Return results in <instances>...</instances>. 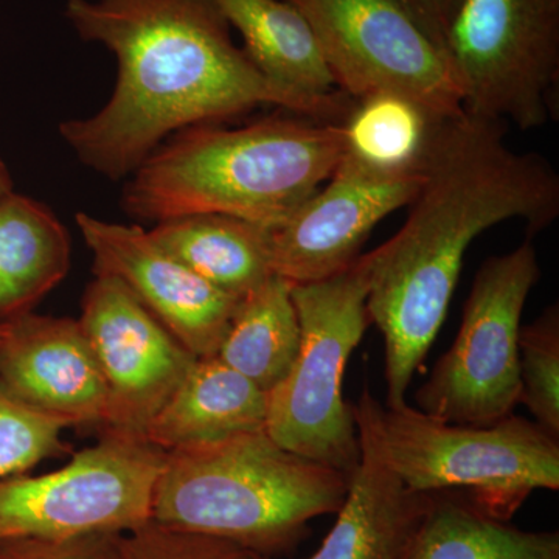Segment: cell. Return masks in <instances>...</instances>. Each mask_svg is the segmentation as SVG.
I'll return each mask as SVG.
<instances>
[{
  "instance_id": "16",
  "label": "cell",
  "mask_w": 559,
  "mask_h": 559,
  "mask_svg": "<svg viewBox=\"0 0 559 559\" xmlns=\"http://www.w3.org/2000/svg\"><path fill=\"white\" fill-rule=\"evenodd\" d=\"M356 426L359 466L336 522L307 559H400L425 511L428 495L411 491L389 468L366 426Z\"/></svg>"
},
{
  "instance_id": "24",
  "label": "cell",
  "mask_w": 559,
  "mask_h": 559,
  "mask_svg": "<svg viewBox=\"0 0 559 559\" xmlns=\"http://www.w3.org/2000/svg\"><path fill=\"white\" fill-rule=\"evenodd\" d=\"M64 426L25 406L0 382V479L25 474L43 460L72 452Z\"/></svg>"
},
{
  "instance_id": "21",
  "label": "cell",
  "mask_w": 559,
  "mask_h": 559,
  "mask_svg": "<svg viewBox=\"0 0 559 559\" xmlns=\"http://www.w3.org/2000/svg\"><path fill=\"white\" fill-rule=\"evenodd\" d=\"M293 283L272 275L238 305L218 349L224 364L270 393L293 369L300 349V323Z\"/></svg>"
},
{
  "instance_id": "5",
  "label": "cell",
  "mask_w": 559,
  "mask_h": 559,
  "mask_svg": "<svg viewBox=\"0 0 559 559\" xmlns=\"http://www.w3.org/2000/svg\"><path fill=\"white\" fill-rule=\"evenodd\" d=\"M390 469L411 491H454L511 521L538 489H559V439L520 415L495 425H455L404 403L388 407L369 388L353 406Z\"/></svg>"
},
{
  "instance_id": "13",
  "label": "cell",
  "mask_w": 559,
  "mask_h": 559,
  "mask_svg": "<svg viewBox=\"0 0 559 559\" xmlns=\"http://www.w3.org/2000/svg\"><path fill=\"white\" fill-rule=\"evenodd\" d=\"M94 274L120 280L197 358L218 355L241 300L210 285L139 226L76 213Z\"/></svg>"
},
{
  "instance_id": "25",
  "label": "cell",
  "mask_w": 559,
  "mask_h": 559,
  "mask_svg": "<svg viewBox=\"0 0 559 559\" xmlns=\"http://www.w3.org/2000/svg\"><path fill=\"white\" fill-rule=\"evenodd\" d=\"M121 554L123 559H264L229 540L153 520L121 535Z\"/></svg>"
},
{
  "instance_id": "10",
  "label": "cell",
  "mask_w": 559,
  "mask_h": 559,
  "mask_svg": "<svg viewBox=\"0 0 559 559\" xmlns=\"http://www.w3.org/2000/svg\"><path fill=\"white\" fill-rule=\"evenodd\" d=\"M310 21L337 90L395 94L437 119L463 110L447 50L396 0H288Z\"/></svg>"
},
{
  "instance_id": "4",
  "label": "cell",
  "mask_w": 559,
  "mask_h": 559,
  "mask_svg": "<svg viewBox=\"0 0 559 559\" xmlns=\"http://www.w3.org/2000/svg\"><path fill=\"white\" fill-rule=\"evenodd\" d=\"M349 479L285 450L266 430L238 433L165 452L151 520L272 559L296 550L311 521L337 513Z\"/></svg>"
},
{
  "instance_id": "15",
  "label": "cell",
  "mask_w": 559,
  "mask_h": 559,
  "mask_svg": "<svg viewBox=\"0 0 559 559\" xmlns=\"http://www.w3.org/2000/svg\"><path fill=\"white\" fill-rule=\"evenodd\" d=\"M246 53L272 84L307 106L312 119L342 123L353 98L337 90L310 21L288 0H213Z\"/></svg>"
},
{
  "instance_id": "3",
  "label": "cell",
  "mask_w": 559,
  "mask_h": 559,
  "mask_svg": "<svg viewBox=\"0 0 559 559\" xmlns=\"http://www.w3.org/2000/svg\"><path fill=\"white\" fill-rule=\"evenodd\" d=\"M345 154L342 123L272 117L240 128L176 132L132 173L121 207L132 218L234 216L278 229L331 178Z\"/></svg>"
},
{
  "instance_id": "17",
  "label": "cell",
  "mask_w": 559,
  "mask_h": 559,
  "mask_svg": "<svg viewBox=\"0 0 559 559\" xmlns=\"http://www.w3.org/2000/svg\"><path fill=\"white\" fill-rule=\"evenodd\" d=\"M266 419L264 390L218 356L198 358L150 423L146 441L167 452L266 430Z\"/></svg>"
},
{
  "instance_id": "26",
  "label": "cell",
  "mask_w": 559,
  "mask_h": 559,
  "mask_svg": "<svg viewBox=\"0 0 559 559\" xmlns=\"http://www.w3.org/2000/svg\"><path fill=\"white\" fill-rule=\"evenodd\" d=\"M0 559H123L119 533L0 543Z\"/></svg>"
},
{
  "instance_id": "12",
  "label": "cell",
  "mask_w": 559,
  "mask_h": 559,
  "mask_svg": "<svg viewBox=\"0 0 559 559\" xmlns=\"http://www.w3.org/2000/svg\"><path fill=\"white\" fill-rule=\"evenodd\" d=\"M421 183V167L378 170L344 154L310 200L271 230L274 274L297 285L347 270L371 230L390 213L409 207Z\"/></svg>"
},
{
  "instance_id": "29",
  "label": "cell",
  "mask_w": 559,
  "mask_h": 559,
  "mask_svg": "<svg viewBox=\"0 0 559 559\" xmlns=\"http://www.w3.org/2000/svg\"><path fill=\"white\" fill-rule=\"evenodd\" d=\"M7 333V323H0V342H2L3 336Z\"/></svg>"
},
{
  "instance_id": "22",
  "label": "cell",
  "mask_w": 559,
  "mask_h": 559,
  "mask_svg": "<svg viewBox=\"0 0 559 559\" xmlns=\"http://www.w3.org/2000/svg\"><path fill=\"white\" fill-rule=\"evenodd\" d=\"M436 119L400 95L360 98L342 121L345 154L378 170H415L421 167Z\"/></svg>"
},
{
  "instance_id": "19",
  "label": "cell",
  "mask_w": 559,
  "mask_h": 559,
  "mask_svg": "<svg viewBox=\"0 0 559 559\" xmlns=\"http://www.w3.org/2000/svg\"><path fill=\"white\" fill-rule=\"evenodd\" d=\"M70 237L43 202L10 194L0 202V323L28 314L70 267Z\"/></svg>"
},
{
  "instance_id": "7",
  "label": "cell",
  "mask_w": 559,
  "mask_h": 559,
  "mask_svg": "<svg viewBox=\"0 0 559 559\" xmlns=\"http://www.w3.org/2000/svg\"><path fill=\"white\" fill-rule=\"evenodd\" d=\"M444 50L466 112L522 131L557 119L559 0H460Z\"/></svg>"
},
{
  "instance_id": "9",
  "label": "cell",
  "mask_w": 559,
  "mask_h": 559,
  "mask_svg": "<svg viewBox=\"0 0 559 559\" xmlns=\"http://www.w3.org/2000/svg\"><path fill=\"white\" fill-rule=\"evenodd\" d=\"M164 462L148 441L103 432L64 468L0 479V543L131 532L151 520Z\"/></svg>"
},
{
  "instance_id": "6",
  "label": "cell",
  "mask_w": 559,
  "mask_h": 559,
  "mask_svg": "<svg viewBox=\"0 0 559 559\" xmlns=\"http://www.w3.org/2000/svg\"><path fill=\"white\" fill-rule=\"evenodd\" d=\"M369 289V253L331 277L293 285L299 355L285 380L267 393L271 439L349 477L359 466L360 441L342 389L349 356L371 323Z\"/></svg>"
},
{
  "instance_id": "27",
  "label": "cell",
  "mask_w": 559,
  "mask_h": 559,
  "mask_svg": "<svg viewBox=\"0 0 559 559\" xmlns=\"http://www.w3.org/2000/svg\"><path fill=\"white\" fill-rule=\"evenodd\" d=\"M430 38L444 49V36L460 0H396Z\"/></svg>"
},
{
  "instance_id": "23",
  "label": "cell",
  "mask_w": 559,
  "mask_h": 559,
  "mask_svg": "<svg viewBox=\"0 0 559 559\" xmlns=\"http://www.w3.org/2000/svg\"><path fill=\"white\" fill-rule=\"evenodd\" d=\"M520 404L533 421L559 439V307L550 305L543 314L520 330Z\"/></svg>"
},
{
  "instance_id": "28",
  "label": "cell",
  "mask_w": 559,
  "mask_h": 559,
  "mask_svg": "<svg viewBox=\"0 0 559 559\" xmlns=\"http://www.w3.org/2000/svg\"><path fill=\"white\" fill-rule=\"evenodd\" d=\"M13 179H11L9 167L0 159V202L13 194Z\"/></svg>"
},
{
  "instance_id": "20",
  "label": "cell",
  "mask_w": 559,
  "mask_h": 559,
  "mask_svg": "<svg viewBox=\"0 0 559 559\" xmlns=\"http://www.w3.org/2000/svg\"><path fill=\"white\" fill-rule=\"evenodd\" d=\"M400 559H559V533L514 527L460 492H429Z\"/></svg>"
},
{
  "instance_id": "11",
  "label": "cell",
  "mask_w": 559,
  "mask_h": 559,
  "mask_svg": "<svg viewBox=\"0 0 559 559\" xmlns=\"http://www.w3.org/2000/svg\"><path fill=\"white\" fill-rule=\"evenodd\" d=\"M79 322L108 390L102 432L146 441L150 423L197 356L109 275H95L87 286Z\"/></svg>"
},
{
  "instance_id": "14",
  "label": "cell",
  "mask_w": 559,
  "mask_h": 559,
  "mask_svg": "<svg viewBox=\"0 0 559 559\" xmlns=\"http://www.w3.org/2000/svg\"><path fill=\"white\" fill-rule=\"evenodd\" d=\"M0 382L66 429L103 428L108 390L79 320L32 311L7 323Z\"/></svg>"
},
{
  "instance_id": "1",
  "label": "cell",
  "mask_w": 559,
  "mask_h": 559,
  "mask_svg": "<svg viewBox=\"0 0 559 559\" xmlns=\"http://www.w3.org/2000/svg\"><path fill=\"white\" fill-rule=\"evenodd\" d=\"M421 170L406 223L369 252L367 310L384 337L388 407L406 403L471 242L510 219L522 221L533 238L559 216L557 171L540 154L511 148L500 121L466 110L433 120Z\"/></svg>"
},
{
  "instance_id": "2",
  "label": "cell",
  "mask_w": 559,
  "mask_h": 559,
  "mask_svg": "<svg viewBox=\"0 0 559 559\" xmlns=\"http://www.w3.org/2000/svg\"><path fill=\"white\" fill-rule=\"evenodd\" d=\"M64 14L81 39L117 60L108 103L60 124L76 159L105 178L131 176L176 132L260 106L312 119L235 44L213 0H69Z\"/></svg>"
},
{
  "instance_id": "18",
  "label": "cell",
  "mask_w": 559,
  "mask_h": 559,
  "mask_svg": "<svg viewBox=\"0 0 559 559\" xmlns=\"http://www.w3.org/2000/svg\"><path fill=\"white\" fill-rule=\"evenodd\" d=\"M151 238L210 285L242 300L274 274L271 230L234 216H182L157 223Z\"/></svg>"
},
{
  "instance_id": "8",
  "label": "cell",
  "mask_w": 559,
  "mask_h": 559,
  "mask_svg": "<svg viewBox=\"0 0 559 559\" xmlns=\"http://www.w3.org/2000/svg\"><path fill=\"white\" fill-rule=\"evenodd\" d=\"M539 278L532 238L481 263L457 337L415 393L417 409L469 426L495 425L514 414L521 399L522 312Z\"/></svg>"
}]
</instances>
